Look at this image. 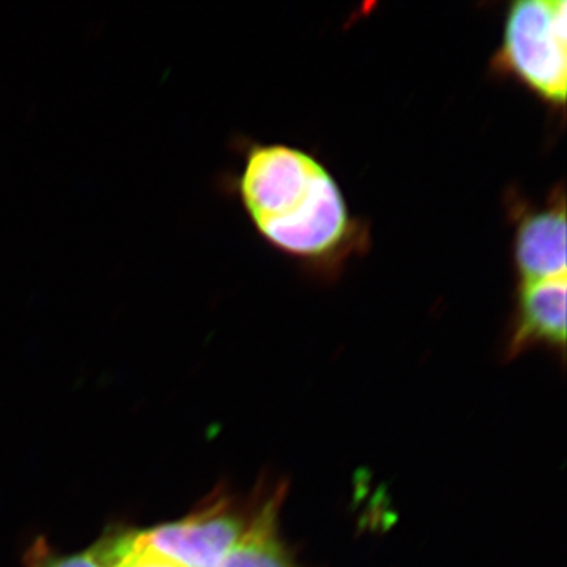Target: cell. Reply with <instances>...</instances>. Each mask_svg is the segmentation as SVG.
<instances>
[{
    "instance_id": "cell-1",
    "label": "cell",
    "mask_w": 567,
    "mask_h": 567,
    "mask_svg": "<svg viewBox=\"0 0 567 567\" xmlns=\"http://www.w3.org/2000/svg\"><path fill=\"white\" fill-rule=\"evenodd\" d=\"M238 193L257 233L295 259L339 262L361 240V227L333 174L300 148L252 145Z\"/></svg>"
},
{
    "instance_id": "cell-2",
    "label": "cell",
    "mask_w": 567,
    "mask_h": 567,
    "mask_svg": "<svg viewBox=\"0 0 567 567\" xmlns=\"http://www.w3.org/2000/svg\"><path fill=\"white\" fill-rule=\"evenodd\" d=\"M492 66L496 73L514 78L544 103L563 110L567 92L565 0L511 3Z\"/></svg>"
},
{
    "instance_id": "cell-3",
    "label": "cell",
    "mask_w": 567,
    "mask_h": 567,
    "mask_svg": "<svg viewBox=\"0 0 567 567\" xmlns=\"http://www.w3.org/2000/svg\"><path fill=\"white\" fill-rule=\"evenodd\" d=\"M249 524L229 503L216 502L174 524L141 533L142 546L182 567H218Z\"/></svg>"
},
{
    "instance_id": "cell-4",
    "label": "cell",
    "mask_w": 567,
    "mask_h": 567,
    "mask_svg": "<svg viewBox=\"0 0 567 567\" xmlns=\"http://www.w3.org/2000/svg\"><path fill=\"white\" fill-rule=\"evenodd\" d=\"M566 197L561 188L544 207L517 216L514 265L518 284L567 275Z\"/></svg>"
},
{
    "instance_id": "cell-5",
    "label": "cell",
    "mask_w": 567,
    "mask_h": 567,
    "mask_svg": "<svg viewBox=\"0 0 567 567\" xmlns=\"http://www.w3.org/2000/svg\"><path fill=\"white\" fill-rule=\"evenodd\" d=\"M567 275L518 284L516 315L506 353L511 358L544 346L565 354Z\"/></svg>"
},
{
    "instance_id": "cell-6",
    "label": "cell",
    "mask_w": 567,
    "mask_h": 567,
    "mask_svg": "<svg viewBox=\"0 0 567 567\" xmlns=\"http://www.w3.org/2000/svg\"><path fill=\"white\" fill-rule=\"evenodd\" d=\"M279 494L249 522L245 536L218 567H298L278 537Z\"/></svg>"
},
{
    "instance_id": "cell-7",
    "label": "cell",
    "mask_w": 567,
    "mask_h": 567,
    "mask_svg": "<svg viewBox=\"0 0 567 567\" xmlns=\"http://www.w3.org/2000/svg\"><path fill=\"white\" fill-rule=\"evenodd\" d=\"M33 567H112L110 557L103 543L96 544L91 550L84 554L73 555L66 558L37 557V565Z\"/></svg>"
},
{
    "instance_id": "cell-8",
    "label": "cell",
    "mask_w": 567,
    "mask_h": 567,
    "mask_svg": "<svg viewBox=\"0 0 567 567\" xmlns=\"http://www.w3.org/2000/svg\"><path fill=\"white\" fill-rule=\"evenodd\" d=\"M117 567H182L175 565L171 559L159 557L142 546L141 533H137V544L132 554L128 555Z\"/></svg>"
}]
</instances>
